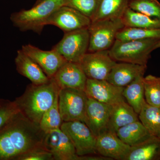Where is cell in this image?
Segmentation results:
<instances>
[{"label": "cell", "mask_w": 160, "mask_h": 160, "mask_svg": "<svg viewBox=\"0 0 160 160\" xmlns=\"http://www.w3.org/2000/svg\"><path fill=\"white\" fill-rule=\"evenodd\" d=\"M46 134L19 112L0 130V160H17L28 152L45 147Z\"/></svg>", "instance_id": "cell-1"}, {"label": "cell", "mask_w": 160, "mask_h": 160, "mask_svg": "<svg viewBox=\"0 0 160 160\" xmlns=\"http://www.w3.org/2000/svg\"><path fill=\"white\" fill-rule=\"evenodd\" d=\"M60 89L53 78L42 85L29 84L14 102L21 112L32 122L39 125L43 114L53 105Z\"/></svg>", "instance_id": "cell-2"}, {"label": "cell", "mask_w": 160, "mask_h": 160, "mask_svg": "<svg viewBox=\"0 0 160 160\" xmlns=\"http://www.w3.org/2000/svg\"><path fill=\"white\" fill-rule=\"evenodd\" d=\"M66 4V0H43L31 9L12 13L10 20L21 31L30 30L40 34L49 17Z\"/></svg>", "instance_id": "cell-3"}, {"label": "cell", "mask_w": 160, "mask_h": 160, "mask_svg": "<svg viewBox=\"0 0 160 160\" xmlns=\"http://www.w3.org/2000/svg\"><path fill=\"white\" fill-rule=\"evenodd\" d=\"M160 38H149L136 41L116 40L109 54L116 62L147 66L151 53L159 48Z\"/></svg>", "instance_id": "cell-4"}, {"label": "cell", "mask_w": 160, "mask_h": 160, "mask_svg": "<svg viewBox=\"0 0 160 160\" xmlns=\"http://www.w3.org/2000/svg\"><path fill=\"white\" fill-rule=\"evenodd\" d=\"M124 27L122 19L92 22L88 28L89 41L88 52L109 50L116 40L118 32Z\"/></svg>", "instance_id": "cell-5"}, {"label": "cell", "mask_w": 160, "mask_h": 160, "mask_svg": "<svg viewBox=\"0 0 160 160\" xmlns=\"http://www.w3.org/2000/svg\"><path fill=\"white\" fill-rule=\"evenodd\" d=\"M88 99L84 90L71 88L60 89L58 106L63 122H84Z\"/></svg>", "instance_id": "cell-6"}, {"label": "cell", "mask_w": 160, "mask_h": 160, "mask_svg": "<svg viewBox=\"0 0 160 160\" xmlns=\"http://www.w3.org/2000/svg\"><path fill=\"white\" fill-rule=\"evenodd\" d=\"M89 41L88 28L65 32L62 39L52 49L67 62L79 63L88 52Z\"/></svg>", "instance_id": "cell-7"}, {"label": "cell", "mask_w": 160, "mask_h": 160, "mask_svg": "<svg viewBox=\"0 0 160 160\" xmlns=\"http://www.w3.org/2000/svg\"><path fill=\"white\" fill-rule=\"evenodd\" d=\"M60 129L71 141L78 156L98 154L97 138L85 123L80 121L63 122Z\"/></svg>", "instance_id": "cell-8"}, {"label": "cell", "mask_w": 160, "mask_h": 160, "mask_svg": "<svg viewBox=\"0 0 160 160\" xmlns=\"http://www.w3.org/2000/svg\"><path fill=\"white\" fill-rule=\"evenodd\" d=\"M116 63L106 50L87 52L79 63L88 78L107 80Z\"/></svg>", "instance_id": "cell-9"}, {"label": "cell", "mask_w": 160, "mask_h": 160, "mask_svg": "<svg viewBox=\"0 0 160 160\" xmlns=\"http://www.w3.org/2000/svg\"><path fill=\"white\" fill-rule=\"evenodd\" d=\"M90 18L69 6H64L55 12L46 23L53 25L65 32L88 28L91 23Z\"/></svg>", "instance_id": "cell-10"}, {"label": "cell", "mask_w": 160, "mask_h": 160, "mask_svg": "<svg viewBox=\"0 0 160 160\" xmlns=\"http://www.w3.org/2000/svg\"><path fill=\"white\" fill-rule=\"evenodd\" d=\"M112 106L88 97L84 123L97 137L108 130Z\"/></svg>", "instance_id": "cell-11"}, {"label": "cell", "mask_w": 160, "mask_h": 160, "mask_svg": "<svg viewBox=\"0 0 160 160\" xmlns=\"http://www.w3.org/2000/svg\"><path fill=\"white\" fill-rule=\"evenodd\" d=\"M21 49L37 63L49 78H52L59 69L67 62L52 49L42 50L31 44L24 45Z\"/></svg>", "instance_id": "cell-12"}, {"label": "cell", "mask_w": 160, "mask_h": 160, "mask_svg": "<svg viewBox=\"0 0 160 160\" xmlns=\"http://www.w3.org/2000/svg\"><path fill=\"white\" fill-rule=\"evenodd\" d=\"M96 149L98 154L110 160H126L131 146L123 142L116 132L107 130L97 137Z\"/></svg>", "instance_id": "cell-13"}, {"label": "cell", "mask_w": 160, "mask_h": 160, "mask_svg": "<svg viewBox=\"0 0 160 160\" xmlns=\"http://www.w3.org/2000/svg\"><path fill=\"white\" fill-rule=\"evenodd\" d=\"M124 88L115 86L107 80L87 78L85 90L88 97L113 106L125 100L122 92Z\"/></svg>", "instance_id": "cell-14"}, {"label": "cell", "mask_w": 160, "mask_h": 160, "mask_svg": "<svg viewBox=\"0 0 160 160\" xmlns=\"http://www.w3.org/2000/svg\"><path fill=\"white\" fill-rule=\"evenodd\" d=\"M45 146L55 160H80L68 137L61 129L46 133Z\"/></svg>", "instance_id": "cell-15"}, {"label": "cell", "mask_w": 160, "mask_h": 160, "mask_svg": "<svg viewBox=\"0 0 160 160\" xmlns=\"http://www.w3.org/2000/svg\"><path fill=\"white\" fill-rule=\"evenodd\" d=\"M52 78L60 89L71 88L84 91L88 78L79 63L67 62Z\"/></svg>", "instance_id": "cell-16"}, {"label": "cell", "mask_w": 160, "mask_h": 160, "mask_svg": "<svg viewBox=\"0 0 160 160\" xmlns=\"http://www.w3.org/2000/svg\"><path fill=\"white\" fill-rule=\"evenodd\" d=\"M146 69L147 66L123 62L116 63L107 81L115 86L124 88L137 78L144 76Z\"/></svg>", "instance_id": "cell-17"}, {"label": "cell", "mask_w": 160, "mask_h": 160, "mask_svg": "<svg viewBox=\"0 0 160 160\" xmlns=\"http://www.w3.org/2000/svg\"><path fill=\"white\" fill-rule=\"evenodd\" d=\"M16 69L19 74L35 85H42L49 82V78L39 66L22 50H18L15 59Z\"/></svg>", "instance_id": "cell-18"}, {"label": "cell", "mask_w": 160, "mask_h": 160, "mask_svg": "<svg viewBox=\"0 0 160 160\" xmlns=\"http://www.w3.org/2000/svg\"><path fill=\"white\" fill-rule=\"evenodd\" d=\"M138 114L126 100L112 106L108 130L116 132L121 127L138 121Z\"/></svg>", "instance_id": "cell-19"}, {"label": "cell", "mask_w": 160, "mask_h": 160, "mask_svg": "<svg viewBox=\"0 0 160 160\" xmlns=\"http://www.w3.org/2000/svg\"><path fill=\"white\" fill-rule=\"evenodd\" d=\"M131 0H101L92 22L122 19Z\"/></svg>", "instance_id": "cell-20"}, {"label": "cell", "mask_w": 160, "mask_h": 160, "mask_svg": "<svg viewBox=\"0 0 160 160\" xmlns=\"http://www.w3.org/2000/svg\"><path fill=\"white\" fill-rule=\"evenodd\" d=\"M116 133L123 142L131 147L139 145L152 136L139 120L121 127Z\"/></svg>", "instance_id": "cell-21"}, {"label": "cell", "mask_w": 160, "mask_h": 160, "mask_svg": "<svg viewBox=\"0 0 160 160\" xmlns=\"http://www.w3.org/2000/svg\"><path fill=\"white\" fill-rule=\"evenodd\" d=\"M160 160V138L152 136L136 146L131 147L126 160Z\"/></svg>", "instance_id": "cell-22"}, {"label": "cell", "mask_w": 160, "mask_h": 160, "mask_svg": "<svg viewBox=\"0 0 160 160\" xmlns=\"http://www.w3.org/2000/svg\"><path fill=\"white\" fill-rule=\"evenodd\" d=\"M144 76L139 77L124 87L122 95L127 103L139 114L144 102Z\"/></svg>", "instance_id": "cell-23"}, {"label": "cell", "mask_w": 160, "mask_h": 160, "mask_svg": "<svg viewBox=\"0 0 160 160\" xmlns=\"http://www.w3.org/2000/svg\"><path fill=\"white\" fill-rule=\"evenodd\" d=\"M139 120L152 136L160 138V107L146 102L138 114Z\"/></svg>", "instance_id": "cell-24"}, {"label": "cell", "mask_w": 160, "mask_h": 160, "mask_svg": "<svg viewBox=\"0 0 160 160\" xmlns=\"http://www.w3.org/2000/svg\"><path fill=\"white\" fill-rule=\"evenodd\" d=\"M125 26L146 29H160V19L150 17L128 8L122 18Z\"/></svg>", "instance_id": "cell-25"}, {"label": "cell", "mask_w": 160, "mask_h": 160, "mask_svg": "<svg viewBox=\"0 0 160 160\" xmlns=\"http://www.w3.org/2000/svg\"><path fill=\"white\" fill-rule=\"evenodd\" d=\"M149 38H160V29H146L125 26L117 34L116 40L136 41Z\"/></svg>", "instance_id": "cell-26"}, {"label": "cell", "mask_w": 160, "mask_h": 160, "mask_svg": "<svg viewBox=\"0 0 160 160\" xmlns=\"http://www.w3.org/2000/svg\"><path fill=\"white\" fill-rule=\"evenodd\" d=\"M63 122L59 109L58 96L53 105L43 114L39 125L46 133L52 130L60 129Z\"/></svg>", "instance_id": "cell-27"}, {"label": "cell", "mask_w": 160, "mask_h": 160, "mask_svg": "<svg viewBox=\"0 0 160 160\" xmlns=\"http://www.w3.org/2000/svg\"><path fill=\"white\" fill-rule=\"evenodd\" d=\"M144 94L146 102L160 107V77L149 75L144 78Z\"/></svg>", "instance_id": "cell-28"}, {"label": "cell", "mask_w": 160, "mask_h": 160, "mask_svg": "<svg viewBox=\"0 0 160 160\" xmlns=\"http://www.w3.org/2000/svg\"><path fill=\"white\" fill-rule=\"evenodd\" d=\"M129 8L150 17L160 19V3L158 0H131Z\"/></svg>", "instance_id": "cell-29"}, {"label": "cell", "mask_w": 160, "mask_h": 160, "mask_svg": "<svg viewBox=\"0 0 160 160\" xmlns=\"http://www.w3.org/2000/svg\"><path fill=\"white\" fill-rule=\"evenodd\" d=\"M101 0H66V6L76 9L92 19Z\"/></svg>", "instance_id": "cell-30"}, {"label": "cell", "mask_w": 160, "mask_h": 160, "mask_svg": "<svg viewBox=\"0 0 160 160\" xmlns=\"http://www.w3.org/2000/svg\"><path fill=\"white\" fill-rule=\"evenodd\" d=\"M19 111L14 101H7L0 106V130Z\"/></svg>", "instance_id": "cell-31"}, {"label": "cell", "mask_w": 160, "mask_h": 160, "mask_svg": "<svg viewBox=\"0 0 160 160\" xmlns=\"http://www.w3.org/2000/svg\"><path fill=\"white\" fill-rule=\"evenodd\" d=\"M52 154L45 147L32 149L24 153L17 160H53Z\"/></svg>", "instance_id": "cell-32"}, {"label": "cell", "mask_w": 160, "mask_h": 160, "mask_svg": "<svg viewBox=\"0 0 160 160\" xmlns=\"http://www.w3.org/2000/svg\"><path fill=\"white\" fill-rule=\"evenodd\" d=\"M7 100L2 99H0V106L2 105L4 103L6 102V101Z\"/></svg>", "instance_id": "cell-33"}, {"label": "cell", "mask_w": 160, "mask_h": 160, "mask_svg": "<svg viewBox=\"0 0 160 160\" xmlns=\"http://www.w3.org/2000/svg\"><path fill=\"white\" fill-rule=\"evenodd\" d=\"M158 47H159V48H160V42L159 44Z\"/></svg>", "instance_id": "cell-34"}]
</instances>
